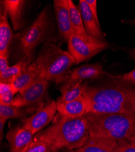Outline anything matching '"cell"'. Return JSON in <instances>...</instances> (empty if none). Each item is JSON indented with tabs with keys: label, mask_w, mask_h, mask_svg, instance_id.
I'll list each match as a JSON object with an SVG mask.
<instances>
[{
	"label": "cell",
	"mask_w": 135,
	"mask_h": 152,
	"mask_svg": "<svg viewBox=\"0 0 135 152\" xmlns=\"http://www.w3.org/2000/svg\"><path fill=\"white\" fill-rule=\"evenodd\" d=\"M33 138V134L23 126H17L10 129L6 135L10 152H25Z\"/></svg>",
	"instance_id": "10"
},
{
	"label": "cell",
	"mask_w": 135,
	"mask_h": 152,
	"mask_svg": "<svg viewBox=\"0 0 135 152\" xmlns=\"http://www.w3.org/2000/svg\"><path fill=\"white\" fill-rule=\"evenodd\" d=\"M33 56L22 57L14 65L9 66L4 72L0 74V83L10 84L18 76L25 71L32 62Z\"/></svg>",
	"instance_id": "19"
},
{
	"label": "cell",
	"mask_w": 135,
	"mask_h": 152,
	"mask_svg": "<svg viewBox=\"0 0 135 152\" xmlns=\"http://www.w3.org/2000/svg\"><path fill=\"white\" fill-rule=\"evenodd\" d=\"M48 87V81L38 77L14 97L12 105L21 108L38 107L44 99Z\"/></svg>",
	"instance_id": "7"
},
{
	"label": "cell",
	"mask_w": 135,
	"mask_h": 152,
	"mask_svg": "<svg viewBox=\"0 0 135 152\" xmlns=\"http://www.w3.org/2000/svg\"><path fill=\"white\" fill-rule=\"evenodd\" d=\"M124 50L128 53L130 57L135 61V48H130L128 49H124Z\"/></svg>",
	"instance_id": "29"
},
{
	"label": "cell",
	"mask_w": 135,
	"mask_h": 152,
	"mask_svg": "<svg viewBox=\"0 0 135 152\" xmlns=\"http://www.w3.org/2000/svg\"><path fill=\"white\" fill-rule=\"evenodd\" d=\"M9 51L0 53V74H3L9 67Z\"/></svg>",
	"instance_id": "25"
},
{
	"label": "cell",
	"mask_w": 135,
	"mask_h": 152,
	"mask_svg": "<svg viewBox=\"0 0 135 152\" xmlns=\"http://www.w3.org/2000/svg\"><path fill=\"white\" fill-rule=\"evenodd\" d=\"M109 47L105 40H101L89 36L82 38L72 34L68 42L69 53L74 58L77 64L87 60Z\"/></svg>",
	"instance_id": "6"
},
{
	"label": "cell",
	"mask_w": 135,
	"mask_h": 152,
	"mask_svg": "<svg viewBox=\"0 0 135 152\" xmlns=\"http://www.w3.org/2000/svg\"><path fill=\"white\" fill-rule=\"evenodd\" d=\"M26 1L24 0H4L1 1V7L6 10L15 31L21 30L24 26V10Z\"/></svg>",
	"instance_id": "12"
},
{
	"label": "cell",
	"mask_w": 135,
	"mask_h": 152,
	"mask_svg": "<svg viewBox=\"0 0 135 152\" xmlns=\"http://www.w3.org/2000/svg\"><path fill=\"white\" fill-rule=\"evenodd\" d=\"M7 120L6 119H3L2 118H0V139H1V141L3 138V130L5 124Z\"/></svg>",
	"instance_id": "28"
},
{
	"label": "cell",
	"mask_w": 135,
	"mask_h": 152,
	"mask_svg": "<svg viewBox=\"0 0 135 152\" xmlns=\"http://www.w3.org/2000/svg\"><path fill=\"white\" fill-rule=\"evenodd\" d=\"M57 111V103L52 100L45 106L40 107L32 116L24 120L23 126L34 135L53 119Z\"/></svg>",
	"instance_id": "8"
},
{
	"label": "cell",
	"mask_w": 135,
	"mask_h": 152,
	"mask_svg": "<svg viewBox=\"0 0 135 152\" xmlns=\"http://www.w3.org/2000/svg\"><path fill=\"white\" fill-rule=\"evenodd\" d=\"M53 7L58 25V35L69 42L73 31L69 11V0H53Z\"/></svg>",
	"instance_id": "9"
},
{
	"label": "cell",
	"mask_w": 135,
	"mask_h": 152,
	"mask_svg": "<svg viewBox=\"0 0 135 152\" xmlns=\"http://www.w3.org/2000/svg\"><path fill=\"white\" fill-rule=\"evenodd\" d=\"M102 75H107L112 79L118 80L119 75H114L107 72L104 70L103 67L100 64L84 65L73 69L71 72L69 78L81 80L85 79H94L101 77Z\"/></svg>",
	"instance_id": "14"
},
{
	"label": "cell",
	"mask_w": 135,
	"mask_h": 152,
	"mask_svg": "<svg viewBox=\"0 0 135 152\" xmlns=\"http://www.w3.org/2000/svg\"><path fill=\"white\" fill-rule=\"evenodd\" d=\"M90 137L117 142L128 141L135 132V116L126 114H95L85 115Z\"/></svg>",
	"instance_id": "3"
},
{
	"label": "cell",
	"mask_w": 135,
	"mask_h": 152,
	"mask_svg": "<svg viewBox=\"0 0 135 152\" xmlns=\"http://www.w3.org/2000/svg\"><path fill=\"white\" fill-rule=\"evenodd\" d=\"M25 152H52L48 144L41 140L40 139L34 137L33 140Z\"/></svg>",
	"instance_id": "23"
},
{
	"label": "cell",
	"mask_w": 135,
	"mask_h": 152,
	"mask_svg": "<svg viewBox=\"0 0 135 152\" xmlns=\"http://www.w3.org/2000/svg\"><path fill=\"white\" fill-rule=\"evenodd\" d=\"M78 7L87 34L95 39L104 40V35L101 30V26L92 14L86 0H80Z\"/></svg>",
	"instance_id": "13"
},
{
	"label": "cell",
	"mask_w": 135,
	"mask_h": 152,
	"mask_svg": "<svg viewBox=\"0 0 135 152\" xmlns=\"http://www.w3.org/2000/svg\"><path fill=\"white\" fill-rule=\"evenodd\" d=\"M13 37V32L8 21L7 12L1 7L0 15V53L9 51Z\"/></svg>",
	"instance_id": "18"
},
{
	"label": "cell",
	"mask_w": 135,
	"mask_h": 152,
	"mask_svg": "<svg viewBox=\"0 0 135 152\" xmlns=\"http://www.w3.org/2000/svg\"><path fill=\"white\" fill-rule=\"evenodd\" d=\"M50 30L48 7L38 14L30 26L19 34V41L22 57L33 56L35 48L44 42Z\"/></svg>",
	"instance_id": "5"
},
{
	"label": "cell",
	"mask_w": 135,
	"mask_h": 152,
	"mask_svg": "<svg viewBox=\"0 0 135 152\" xmlns=\"http://www.w3.org/2000/svg\"><path fill=\"white\" fill-rule=\"evenodd\" d=\"M36 136L48 144L52 152L66 148L73 150L84 146L90 137L85 116L77 118L61 117Z\"/></svg>",
	"instance_id": "2"
},
{
	"label": "cell",
	"mask_w": 135,
	"mask_h": 152,
	"mask_svg": "<svg viewBox=\"0 0 135 152\" xmlns=\"http://www.w3.org/2000/svg\"><path fill=\"white\" fill-rule=\"evenodd\" d=\"M117 144L114 141L89 137L84 146L76 150H69L68 152H113Z\"/></svg>",
	"instance_id": "17"
},
{
	"label": "cell",
	"mask_w": 135,
	"mask_h": 152,
	"mask_svg": "<svg viewBox=\"0 0 135 152\" xmlns=\"http://www.w3.org/2000/svg\"><path fill=\"white\" fill-rule=\"evenodd\" d=\"M83 88L84 85L81 80L69 78L60 88L61 96L57 102H69L77 99L82 96Z\"/></svg>",
	"instance_id": "16"
},
{
	"label": "cell",
	"mask_w": 135,
	"mask_h": 152,
	"mask_svg": "<svg viewBox=\"0 0 135 152\" xmlns=\"http://www.w3.org/2000/svg\"><path fill=\"white\" fill-rule=\"evenodd\" d=\"M57 110L61 117L77 118L88 114L87 104L82 95L80 97L69 102H58Z\"/></svg>",
	"instance_id": "11"
},
{
	"label": "cell",
	"mask_w": 135,
	"mask_h": 152,
	"mask_svg": "<svg viewBox=\"0 0 135 152\" xmlns=\"http://www.w3.org/2000/svg\"><path fill=\"white\" fill-rule=\"evenodd\" d=\"M86 1L89 6V8L92 12V14L95 17L97 23L98 24L100 25L99 19H98V16H97V1L96 0H86Z\"/></svg>",
	"instance_id": "27"
},
{
	"label": "cell",
	"mask_w": 135,
	"mask_h": 152,
	"mask_svg": "<svg viewBox=\"0 0 135 152\" xmlns=\"http://www.w3.org/2000/svg\"><path fill=\"white\" fill-rule=\"evenodd\" d=\"M14 95L10 84L0 83V104L12 105Z\"/></svg>",
	"instance_id": "22"
},
{
	"label": "cell",
	"mask_w": 135,
	"mask_h": 152,
	"mask_svg": "<svg viewBox=\"0 0 135 152\" xmlns=\"http://www.w3.org/2000/svg\"><path fill=\"white\" fill-rule=\"evenodd\" d=\"M29 113L27 110L13 105L0 104V118L6 119H19L25 117Z\"/></svg>",
	"instance_id": "21"
},
{
	"label": "cell",
	"mask_w": 135,
	"mask_h": 152,
	"mask_svg": "<svg viewBox=\"0 0 135 152\" xmlns=\"http://www.w3.org/2000/svg\"><path fill=\"white\" fill-rule=\"evenodd\" d=\"M35 62L40 77L56 84L65 82L69 78L71 67L77 64L69 51L51 42L44 43Z\"/></svg>",
	"instance_id": "4"
},
{
	"label": "cell",
	"mask_w": 135,
	"mask_h": 152,
	"mask_svg": "<svg viewBox=\"0 0 135 152\" xmlns=\"http://www.w3.org/2000/svg\"><path fill=\"white\" fill-rule=\"evenodd\" d=\"M69 11L73 34L82 38L88 37L89 35L85 32L79 7L71 0H69Z\"/></svg>",
	"instance_id": "20"
},
{
	"label": "cell",
	"mask_w": 135,
	"mask_h": 152,
	"mask_svg": "<svg viewBox=\"0 0 135 152\" xmlns=\"http://www.w3.org/2000/svg\"><path fill=\"white\" fill-rule=\"evenodd\" d=\"M118 80L124 83L135 84V68L128 73L121 76L119 75Z\"/></svg>",
	"instance_id": "26"
},
{
	"label": "cell",
	"mask_w": 135,
	"mask_h": 152,
	"mask_svg": "<svg viewBox=\"0 0 135 152\" xmlns=\"http://www.w3.org/2000/svg\"><path fill=\"white\" fill-rule=\"evenodd\" d=\"M82 95L86 100L88 113H120L135 116V88L121 83L84 85Z\"/></svg>",
	"instance_id": "1"
},
{
	"label": "cell",
	"mask_w": 135,
	"mask_h": 152,
	"mask_svg": "<svg viewBox=\"0 0 135 152\" xmlns=\"http://www.w3.org/2000/svg\"><path fill=\"white\" fill-rule=\"evenodd\" d=\"M127 141H129L130 142H132V143H134L135 144V132L133 134V136L129 139V140Z\"/></svg>",
	"instance_id": "30"
},
{
	"label": "cell",
	"mask_w": 135,
	"mask_h": 152,
	"mask_svg": "<svg viewBox=\"0 0 135 152\" xmlns=\"http://www.w3.org/2000/svg\"><path fill=\"white\" fill-rule=\"evenodd\" d=\"M126 23H128L130 24H132V25H135V20H130V21H126Z\"/></svg>",
	"instance_id": "31"
},
{
	"label": "cell",
	"mask_w": 135,
	"mask_h": 152,
	"mask_svg": "<svg viewBox=\"0 0 135 152\" xmlns=\"http://www.w3.org/2000/svg\"><path fill=\"white\" fill-rule=\"evenodd\" d=\"M40 77V71L35 61L21 75L16 78L10 85L15 94L24 90L36 79Z\"/></svg>",
	"instance_id": "15"
},
{
	"label": "cell",
	"mask_w": 135,
	"mask_h": 152,
	"mask_svg": "<svg viewBox=\"0 0 135 152\" xmlns=\"http://www.w3.org/2000/svg\"><path fill=\"white\" fill-rule=\"evenodd\" d=\"M113 152H135V144L127 141L118 142Z\"/></svg>",
	"instance_id": "24"
}]
</instances>
